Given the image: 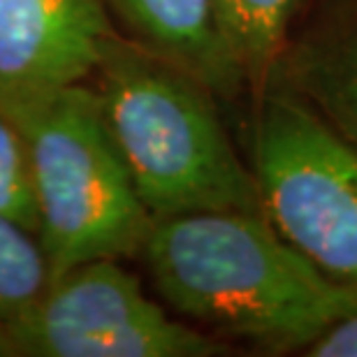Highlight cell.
<instances>
[{
    "instance_id": "1",
    "label": "cell",
    "mask_w": 357,
    "mask_h": 357,
    "mask_svg": "<svg viewBox=\"0 0 357 357\" xmlns=\"http://www.w3.org/2000/svg\"><path fill=\"white\" fill-rule=\"evenodd\" d=\"M142 255L176 313L260 348H306L332 320L357 311V290L323 274L265 213L160 218Z\"/></svg>"
},
{
    "instance_id": "2",
    "label": "cell",
    "mask_w": 357,
    "mask_h": 357,
    "mask_svg": "<svg viewBox=\"0 0 357 357\" xmlns=\"http://www.w3.org/2000/svg\"><path fill=\"white\" fill-rule=\"evenodd\" d=\"M93 75L109 137L153 220L262 213L251 167L234 151L206 84L119 33Z\"/></svg>"
},
{
    "instance_id": "3",
    "label": "cell",
    "mask_w": 357,
    "mask_h": 357,
    "mask_svg": "<svg viewBox=\"0 0 357 357\" xmlns=\"http://www.w3.org/2000/svg\"><path fill=\"white\" fill-rule=\"evenodd\" d=\"M7 116L28 146L49 281L93 260L142 253L155 220L109 137L96 91L75 84Z\"/></svg>"
},
{
    "instance_id": "4",
    "label": "cell",
    "mask_w": 357,
    "mask_h": 357,
    "mask_svg": "<svg viewBox=\"0 0 357 357\" xmlns=\"http://www.w3.org/2000/svg\"><path fill=\"white\" fill-rule=\"evenodd\" d=\"M251 172L262 213L323 274L357 290V151L290 89L265 91Z\"/></svg>"
},
{
    "instance_id": "5",
    "label": "cell",
    "mask_w": 357,
    "mask_h": 357,
    "mask_svg": "<svg viewBox=\"0 0 357 357\" xmlns=\"http://www.w3.org/2000/svg\"><path fill=\"white\" fill-rule=\"evenodd\" d=\"M225 344L169 318L116 260L52 278L26 309L0 318V357H211Z\"/></svg>"
},
{
    "instance_id": "6",
    "label": "cell",
    "mask_w": 357,
    "mask_h": 357,
    "mask_svg": "<svg viewBox=\"0 0 357 357\" xmlns=\"http://www.w3.org/2000/svg\"><path fill=\"white\" fill-rule=\"evenodd\" d=\"M114 35L105 0H0V109L84 84Z\"/></svg>"
},
{
    "instance_id": "7",
    "label": "cell",
    "mask_w": 357,
    "mask_h": 357,
    "mask_svg": "<svg viewBox=\"0 0 357 357\" xmlns=\"http://www.w3.org/2000/svg\"><path fill=\"white\" fill-rule=\"evenodd\" d=\"M105 5L130 31V40L183 68L213 93L232 96L244 86L218 40L211 0H105Z\"/></svg>"
},
{
    "instance_id": "8",
    "label": "cell",
    "mask_w": 357,
    "mask_h": 357,
    "mask_svg": "<svg viewBox=\"0 0 357 357\" xmlns=\"http://www.w3.org/2000/svg\"><path fill=\"white\" fill-rule=\"evenodd\" d=\"M297 93L357 151V21L304 47L290 66Z\"/></svg>"
},
{
    "instance_id": "9",
    "label": "cell",
    "mask_w": 357,
    "mask_h": 357,
    "mask_svg": "<svg viewBox=\"0 0 357 357\" xmlns=\"http://www.w3.org/2000/svg\"><path fill=\"white\" fill-rule=\"evenodd\" d=\"M302 0H211V17L241 79L265 91L283 54L288 24Z\"/></svg>"
},
{
    "instance_id": "10",
    "label": "cell",
    "mask_w": 357,
    "mask_h": 357,
    "mask_svg": "<svg viewBox=\"0 0 357 357\" xmlns=\"http://www.w3.org/2000/svg\"><path fill=\"white\" fill-rule=\"evenodd\" d=\"M0 213V318L26 309L49 283L40 241Z\"/></svg>"
},
{
    "instance_id": "11",
    "label": "cell",
    "mask_w": 357,
    "mask_h": 357,
    "mask_svg": "<svg viewBox=\"0 0 357 357\" xmlns=\"http://www.w3.org/2000/svg\"><path fill=\"white\" fill-rule=\"evenodd\" d=\"M0 213L28 232H38L28 146L19 126L0 109Z\"/></svg>"
},
{
    "instance_id": "12",
    "label": "cell",
    "mask_w": 357,
    "mask_h": 357,
    "mask_svg": "<svg viewBox=\"0 0 357 357\" xmlns=\"http://www.w3.org/2000/svg\"><path fill=\"white\" fill-rule=\"evenodd\" d=\"M304 355L311 357H357V311L332 320L309 346Z\"/></svg>"
},
{
    "instance_id": "13",
    "label": "cell",
    "mask_w": 357,
    "mask_h": 357,
    "mask_svg": "<svg viewBox=\"0 0 357 357\" xmlns=\"http://www.w3.org/2000/svg\"><path fill=\"white\" fill-rule=\"evenodd\" d=\"M302 3H304V0H302Z\"/></svg>"
}]
</instances>
